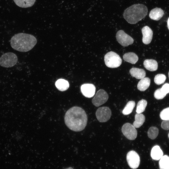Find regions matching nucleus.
<instances>
[{
    "label": "nucleus",
    "instance_id": "f257e3e1",
    "mask_svg": "<svg viewBox=\"0 0 169 169\" xmlns=\"http://www.w3.org/2000/svg\"><path fill=\"white\" fill-rule=\"evenodd\" d=\"M66 125L70 130L79 131L85 128L87 117L84 110L78 106L73 107L66 112L64 117Z\"/></svg>",
    "mask_w": 169,
    "mask_h": 169
},
{
    "label": "nucleus",
    "instance_id": "f03ea898",
    "mask_svg": "<svg viewBox=\"0 0 169 169\" xmlns=\"http://www.w3.org/2000/svg\"><path fill=\"white\" fill-rule=\"evenodd\" d=\"M37 40L33 35L19 33L11 38L10 44L14 49L21 52H26L31 50L36 45Z\"/></svg>",
    "mask_w": 169,
    "mask_h": 169
},
{
    "label": "nucleus",
    "instance_id": "7ed1b4c3",
    "mask_svg": "<svg viewBox=\"0 0 169 169\" xmlns=\"http://www.w3.org/2000/svg\"><path fill=\"white\" fill-rule=\"evenodd\" d=\"M147 12V8L145 5L141 4H135L125 10L123 17L129 23L134 24L143 18Z\"/></svg>",
    "mask_w": 169,
    "mask_h": 169
},
{
    "label": "nucleus",
    "instance_id": "20e7f679",
    "mask_svg": "<svg viewBox=\"0 0 169 169\" xmlns=\"http://www.w3.org/2000/svg\"><path fill=\"white\" fill-rule=\"evenodd\" d=\"M104 60L106 66L110 68L119 67L121 64L122 61L119 55L113 51L109 52L105 55Z\"/></svg>",
    "mask_w": 169,
    "mask_h": 169
},
{
    "label": "nucleus",
    "instance_id": "39448f33",
    "mask_svg": "<svg viewBox=\"0 0 169 169\" xmlns=\"http://www.w3.org/2000/svg\"><path fill=\"white\" fill-rule=\"evenodd\" d=\"M18 59V57L15 54L7 53L0 57V65L4 67H11L16 64Z\"/></svg>",
    "mask_w": 169,
    "mask_h": 169
},
{
    "label": "nucleus",
    "instance_id": "423d86ee",
    "mask_svg": "<svg viewBox=\"0 0 169 169\" xmlns=\"http://www.w3.org/2000/svg\"><path fill=\"white\" fill-rule=\"evenodd\" d=\"M135 128L131 124L126 123L122 126V132L124 135L128 139L134 140L137 136V131Z\"/></svg>",
    "mask_w": 169,
    "mask_h": 169
},
{
    "label": "nucleus",
    "instance_id": "0eeeda50",
    "mask_svg": "<svg viewBox=\"0 0 169 169\" xmlns=\"http://www.w3.org/2000/svg\"><path fill=\"white\" fill-rule=\"evenodd\" d=\"M116 38L119 43L123 46H127L132 44L133 38L123 30H120L116 34Z\"/></svg>",
    "mask_w": 169,
    "mask_h": 169
},
{
    "label": "nucleus",
    "instance_id": "6e6552de",
    "mask_svg": "<svg viewBox=\"0 0 169 169\" xmlns=\"http://www.w3.org/2000/svg\"><path fill=\"white\" fill-rule=\"evenodd\" d=\"M111 115V111L107 107L99 108L96 112V115L97 119L100 122H106L110 118Z\"/></svg>",
    "mask_w": 169,
    "mask_h": 169
},
{
    "label": "nucleus",
    "instance_id": "1a4fd4ad",
    "mask_svg": "<svg viewBox=\"0 0 169 169\" xmlns=\"http://www.w3.org/2000/svg\"><path fill=\"white\" fill-rule=\"evenodd\" d=\"M126 160L130 167L133 169L137 168L140 163V158L138 154L134 151L129 152L126 156Z\"/></svg>",
    "mask_w": 169,
    "mask_h": 169
},
{
    "label": "nucleus",
    "instance_id": "9d476101",
    "mask_svg": "<svg viewBox=\"0 0 169 169\" xmlns=\"http://www.w3.org/2000/svg\"><path fill=\"white\" fill-rule=\"evenodd\" d=\"M108 99V95L104 90L100 89L96 94L92 100L93 104L96 106H99L105 103Z\"/></svg>",
    "mask_w": 169,
    "mask_h": 169
},
{
    "label": "nucleus",
    "instance_id": "9b49d317",
    "mask_svg": "<svg viewBox=\"0 0 169 169\" xmlns=\"http://www.w3.org/2000/svg\"><path fill=\"white\" fill-rule=\"evenodd\" d=\"M81 91L84 96L87 98H91L95 94V87L92 84H84L81 87Z\"/></svg>",
    "mask_w": 169,
    "mask_h": 169
},
{
    "label": "nucleus",
    "instance_id": "f8f14e48",
    "mask_svg": "<svg viewBox=\"0 0 169 169\" xmlns=\"http://www.w3.org/2000/svg\"><path fill=\"white\" fill-rule=\"evenodd\" d=\"M143 35L142 42L146 44H150L151 41L153 36V31L148 26H146L142 29Z\"/></svg>",
    "mask_w": 169,
    "mask_h": 169
},
{
    "label": "nucleus",
    "instance_id": "ddd939ff",
    "mask_svg": "<svg viewBox=\"0 0 169 169\" xmlns=\"http://www.w3.org/2000/svg\"><path fill=\"white\" fill-rule=\"evenodd\" d=\"M164 12L161 8H156L152 9L150 11L149 16L151 19L158 21L163 16Z\"/></svg>",
    "mask_w": 169,
    "mask_h": 169
},
{
    "label": "nucleus",
    "instance_id": "4468645a",
    "mask_svg": "<svg viewBox=\"0 0 169 169\" xmlns=\"http://www.w3.org/2000/svg\"><path fill=\"white\" fill-rule=\"evenodd\" d=\"M143 64L146 69L151 71H156L158 68L157 63L154 59H146L144 62Z\"/></svg>",
    "mask_w": 169,
    "mask_h": 169
},
{
    "label": "nucleus",
    "instance_id": "2eb2a0df",
    "mask_svg": "<svg viewBox=\"0 0 169 169\" xmlns=\"http://www.w3.org/2000/svg\"><path fill=\"white\" fill-rule=\"evenodd\" d=\"M151 156L153 159L158 160L163 156V152L160 147L158 145H156L152 148L151 151Z\"/></svg>",
    "mask_w": 169,
    "mask_h": 169
},
{
    "label": "nucleus",
    "instance_id": "dca6fc26",
    "mask_svg": "<svg viewBox=\"0 0 169 169\" xmlns=\"http://www.w3.org/2000/svg\"><path fill=\"white\" fill-rule=\"evenodd\" d=\"M130 73L133 77L138 79H141L145 77V71L141 69L132 68L130 70Z\"/></svg>",
    "mask_w": 169,
    "mask_h": 169
},
{
    "label": "nucleus",
    "instance_id": "f3484780",
    "mask_svg": "<svg viewBox=\"0 0 169 169\" xmlns=\"http://www.w3.org/2000/svg\"><path fill=\"white\" fill-rule=\"evenodd\" d=\"M150 79L148 77H144L139 81L137 84V88L141 91H144L149 87Z\"/></svg>",
    "mask_w": 169,
    "mask_h": 169
},
{
    "label": "nucleus",
    "instance_id": "a211bd4d",
    "mask_svg": "<svg viewBox=\"0 0 169 169\" xmlns=\"http://www.w3.org/2000/svg\"><path fill=\"white\" fill-rule=\"evenodd\" d=\"M18 6L23 8L32 7L33 5L36 0H13Z\"/></svg>",
    "mask_w": 169,
    "mask_h": 169
},
{
    "label": "nucleus",
    "instance_id": "6ab92c4d",
    "mask_svg": "<svg viewBox=\"0 0 169 169\" xmlns=\"http://www.w3.org/2000/svg\"><path fill=\"white\" fill-rule=\"evenodd\" d=\"M123 58L125 61L132 64H135L138 59L137 56L133 52L125 53L123 56Z\"/></svg>",
    "mask_w": 169,
    "mask_h": 169
},
{
    "label": "nucleus",
    "instance_id": "aec40b11",
    "mask_svg": "<svg viewBox=\"0 0 169 169\" xmlns=\"http://www.w3.org/2000/svg\"><path fill=\"white\" fill-rule=\"evenodd\" d=\"M55 86L57 88L61 91H64L67 90L69 87L68 82L64 79H60L55 82Z\"/></svg>",
    "mask_w": 169,
    "mask_h": 169
},
{
    "label": "nucleus",
    "instance_id": "412c9836",
    "mask_svg": "<svg viewBox=\"0 0 169 169\" xmlns=\"http://www.w3.org/2000/svg\"><path fill=\"white\" fill-rule=\"evenodd\" d=\"M145 120V116L143 114L137 113L135 115V120L133 125L135 128H139L143 124Z\"/></svg>",
    "mask_w": 169,
    "mask_h": 169
},
{
    "label": "nucleus",
    "instance_id": "4be33fe9",
    "mask_svg": "<svg viewBox=\"0 0 169 169\" xmlns=\"http://www.w3.org/2000/svg\"><path fill=\"white\" fill-rule=\"evenodd\" d=\"M159 166L160 169H169V156H163L160 159Z\"/></svg>",
    "mask_w": 169,
    "mask_h": 169
},
{
    "label": "nucleus",
    "instance_id": "5701e85b",
    "mask_svg": "<svg viewBox=\"0 0 169 169\" xmlns=\"http://www.w3.org/2000/svg\"><path fill=\"white\" fill-rule=\"evenodd\" d=\"M135 105V103L134 101H130L128 102L123 110V114L126 115L131 114L132 111Z\"/></svg>",
    "mask_w": 169,
    "mask_h": 169
},
{
    "label": "nucleus",
    "instance_id": "b1692460",
    "mask_svg": "<svg viewBox=\"0 0 169 169\" xmlns=\"http://www.w3.org/2000/svg\"><path fill=\"white\" fill-rule=\"evenodd\" d=\"M147 104V101L145 100H141L139 101L137 105L136 112L137 113H141L145 110Z\"/></svg>",
    "mask_w": 169,
    "mask_h": 169
},
{
    "label": "nucleus",
    "instance_id": "393cba45",
    "mask_svg": "<svg viewBox=\"0 0 169 169\" xmlns=\"http://www.w3.org/2000/svg\"><path fill=\"white\" fill-rule=\"evenodd\" d=\"M159 130L156 127L152 126L150 127L147 132L148 136L151 139H155L158 134Z\"/></svg>",
    "mask_w": 169,
    "mask_h": 169
},
{
    "label": "nucleus",
    "instance_id": "a878e982",
    "mask_svg": "<svg viewBox=\"0 0 169 169\" xmlns=\"http://www.w3.org/2000/svg\"><path fill=\"white\" fill-rule=\"evenodd\" d=\"M166 79V76L162 74L156 75L154 78V82L156 84L160 85L163 83Z\"/></svg>",
    "mask_w": 169,
    "mask_h": 169
},
{
    "label": "nucleus",
    "instance_id": "bb28decb",
    "mask_svg": "<svg viewBox=\"0 0 169 169\" xmlns=\"http://www.w3.org/2000/svg\"><path fill=\"white\" fill-rule=\"evenodd\" d=\"M160 116L163 120H169V107L163 110L160 113Z\"/></svg>",
    "mask_w": 169,
    "mask_h": 169
},
{
    "label": "nucleus",
    "instance_id": "cd10ccee",
    "mask_svg": "<svg viewBox=\"0 0 169 169\" xmlns=\"http://www.w3.org/2000/svg\"><path fill=\"white\" fill-rule=\"evenodd\" d=\"M166 95L163 92L161 88H159L155 91L154 93V96L156 99L160 100L163 99L165 97Z\"/></svg>",
    "mask_w": 169,
    "mask_h": 169
},
{
    "label": "nucleus",
    "instance_id": "c85d7f7f",
    "mask_svg": "<svg viewBox=\"0 0 169 169\" xmlns=\"http://www.w3.org/2000/svg\"><path fill=\"white\" fill-rule=\"evenodd\" d=\"M161 128L165 130H169V120H163L161 124Z\"/></svg>",
    "mask_w": 169,
    "mask_h": 169
},
{
    "label": "nucleus",
    "instance_id": "c756f323",
    "mask_svg": "<svg viewBox=\"0 0 169 169\" xmlns=\"http://www.w3.org/2000/svg\"><path fill=\"white\" fill-rule=\"evenodd\" d=\"M161 89L163 92L167 94L169 93V84L167 83L165 84Z\"/></svg>",
    "mask_w": 169,
    "mask_h": 169
},
{
    "label": "nucleus",
    "instance_id": "7c9ffc66",
    "mask_svg": "<svg viewBox=\"0 0 169 169\" xmlns=\"http://www.w3.org/2000/svg\"><path fill=\"white\" fill-rule=\"evenodd\" d=\"M167 27H168V28L169 30V17L168 18V20H167Z\"/></svg>",
    "mask_w": 169,
    "mask_h": 169
},
{
    "label": "nucleus",
    "instance_id": "2f4dec72",
    "mask_svg": "<svg viewBox=\"0 0 169 169\" xmlns=\"http://www.w3.org/2000/svg\"><path fill=\"white\" fill-rule=\"evenodd\" d=\"M66 169H74V168H73L71 167H69L68 168H67Z\"/></svg>",
    "mask_w": 169,
    "mask_h": 169
},
{
    "label": "nucleus",
    "instance_id": "473e14b6",
    "mask_svg": "<svg viewBox=\"0 0 169 169\" xmlns=\"http://www.w3.org/2000/svg\"><path fill=\"white\" fill-rule=\"evenodd\" d=\"M168 137H169V134H168Z\"/></svg>",
    "mask_w": 169,
    "mask_h": 169
},
{
    "label": "nucleus",
    "instance_id": "72a5a7b5",
    "mask_svg": "<svg viewBox=\"0 0 169 169\" xmlns=\"http://www.w3.org/2000/svg\"><path fill=\"white\" fill-rule=\"evenodd\" d=\"M168 77H169V72H168Z\"/></svg>",
    "mask_w": 169,
    "mask_h": 169
}]
</instances>
